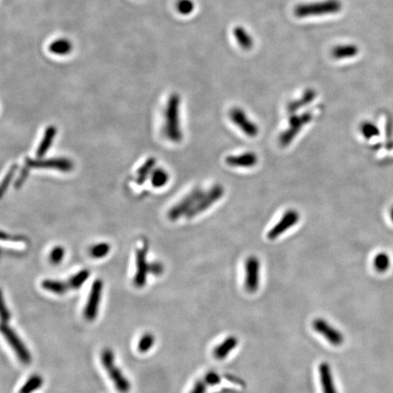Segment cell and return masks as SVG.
I'll list each match as a JSON object with an SVG mask.
<instances>
[{
    "mask_svg": "<svg viewBox=\"0 0 393 393\" xmlns=\"http://www.w3.org/2000/svg\"><path fill=\"white\" fill-rule=\"evenodd\" d=\"M155 337L151 333H146L142 336L138 342V349L140 352H147L153 346Z\"/></svg>",
    "mask_w": 393,
    "mask_h": 393,
    "instance_id": "30",
    "label": "cell"
},
{
    "mask_svg": "<svg viewBox=\"0 0 393 393\" xmlns=\"http://www.w3.org/2000/svg\"><path fill=\"white\" fill-rule=\"evenodd\" d=\"M238 343L239 341L235 336H229L215 348L213 351L214 357L220 361L224 360L228 357V354L236 348Z\"/></svg>",
    "mask_w": 393,
    "mask_h": 393,
    "instance_id": "17",
    "label": "cell"
},
{
    "mask_svg": "<svg viewBox=\"0 0 393 393\" xmlns=\"http://www.w3.org/2000/svg\"><path fill=\"white\" fill-rule=\"evenodd\" d=\"M360 130L362 132V136L367 139L375 138L380 135V130L374 123L370 121L362 122L360 127Z\"/></svg>",
    "mask_w": 393,
    "mask_h": 393,
    "instance_id": "28",
    "label": "cell"
},
{
    "mask_svg": "<svg viewBox=\"0 0 393 393\" xmlns=\"http://www.w3.org/2000/svg\"><path fill=\"white\" fill-rule=\"evenodd\" d=\"M56 134H57V129L54 126L48 127L47 130H46L45 134H44L43 138H42V140L40 142L39 149L37 150V156H38L39 158L44 157L46 153H47V150L50 149L52 143L54 141Z\"/></svg>",
    "mask_w": 393,
    "mask_h": 393,
    "instance_id": "20",
    "label": "cell"
},
{
    "mask_svg": "<svg viewBox=\"0 0 393 393\" xmlns=\"http://www.w3.org/2000/svg\"><path fill=\"white\" fill-rule=\"evenodd\" d=\"M41 286L44 290L52 292V293H55V294L62 295L68 291L65 281H61V280L45 279L42 281Z\"/></svg>",
    "mask_w": 393,
    "mask_h": 393,
    "instance_id": "24",
    "label": "cell"
},
{
    "mask_svg": "<svg viewBox=\"0 0 393 393\" xmlns=\"http://www.w3.org/2000/svg\"><path fill=\"white\" fill-rule=\"evenodd\" d=\"M151 185L155 188H162L168 183L169 180V173L163 169H154L150 174Z\"/></svg>",
    "mask_w": 393,
    "mask_h": 393,
    "instance_id": "25",
    "label": "cell"
},
{
    "mask_svg": "<svg viewBox=\"0 0 393 393\" xmlns=\"http://www.w3.org/2000/svg\"><path fill=\"white\" fill-rule=\"evenodd\" d=\"M1 331L6 340L8 341V344L15 351L17 358L20 359V362H23L24 364H29L32 360L31 353L16 332L8 326V323H2Z\"/></svg>",
    "mask_w": 393,
    "mask_h": 393,
    "instance_id": "7",
    "label": "cell"
},
{
    "mask_svg": "<svg viewBox=\"0 0 393 393\" xmlns=\"http://www.w3.org/2000/svg\"><path fill=\"white\" fill-rule=\"evenodd\" d=\"M234 37L240 47L243 49H251L253 47V40L252 35L248 34L247 30L242 27H236L234 28Z\"/></svg>",
    "mask_w": 393,
    "mask_h": 393,
    "instance_id": "23",
    "label": "cell"
},
{
    "mask_svg": "<svg viewBox=\"0 0 393 393\" xmlns=\"http://www.w3.org/2000/svg\"><path fill=\"white\" fill-rule=\"evenodd\" d=\"M299 213L296 209H289L277 224L272 227V229L267 232L269 240H273L278 239L290 228H293L299 221Z\"/></svg>",
    "mask_w": 393,
    "mask_h": 393,
    "instance_id": "11",
    "label": "cell"
},
{
    "mask_svg": "<svg viewBox=\"0 0 393 393\" xmlns=\"http://www.w3.org/2000/svg\"><path fill=\"white\" fill-rule=\"evenodd\" d=\"M359 54V47L353 44L340 45L333 47L331 56L336 59H346L353 58Z\"/></svg>",
    "mask_w": 393,
    "mask_h": 393,
    "instance_id": "19",
    "label": "cell"
},
{
    "mask_svg": "<svg viewBox=\"0 0 393 393\" xmlns=\"http://www.w3.org/2000/svg\"><path fill=\"white\" fill-rule=\"evenodd\" d=\"M204 381L207 383V385L215 386L221 382V378L215 371H209V372L206 374Z\"/></svg>",
    "mask_w": 393,
    "mask_h": 393,
    "instance_id": "34",
    "label": "cell"
},
{
    "mask_svg": "<svg viewBox=\"0 0 393 393\" xmlns=\"http://www.w3.org/2000/svg\"><path fill=\"white\" fill-rule=\"evenodd\" d=\"M229 118L244 134L251 138H255L259 134V127L252 121L243 110L240 108H233L229 111Z\"/></svg>",
    "mask_w": 393,
    "mask_h": 393,
    "instance_id": "13",
    "label": "cell"
},
{
    "mask_svg": "<svg viewBox=\"0 0 393 393\" xmlns=\"http://www.w3.org/2000/svg\"><path fill=\"white\" fill-rule=\"evenodd\" d=\"M26 166L29 169H56L62 172H69L74 169V164L68 158L55 157L47 159L26 158Z\"/></svg>",
    "mask_w": 393,
    "mask_h": 393,
    "instance_id": "8",
    "label": "cell"
},
{
    "mask_svg": "<svg viewBox=\"0 0 393 393\" xmlns=\"http://www.w3.org/2000/svg\"><path fill=\"white\" fill-rule=\"evenodd\" d=\"M342 8L340 0H324L320 2L304 3L296 6L294 9L295 16L298 17L324 16L329 14H336Z\"/></svg>",
    "mask_w": 393,
    "mask_h": 393,
    "instance_id": "2",
    "label": "cell"
},
{
    "mask_svg": "<svg viewBox=\"0 0 393 393\" xmlns=\"http://www.w3.org/2000/svg\"><path fill=\"white\" fill-rule=\"evenodd\" d=\"M223 195H224L223 186L220 184L213 186L212 188L208 189V191L204 192L201 200L198 201V203L189 210V212L187 213L186 217L189 220L204 212L214 203H216L217 201H220Z\"/></svg>",
    "mask_w": 393,
    "mask_h": 393,
    "instance_id": "5",
    "label": "cell"
},
{
    "mask_svg": "<svg viewBox=\"0 0 393 393\" xmlns=\"http://www.w3.org/2000/svg\"><path fill=\"white\" fill-rule=\"evenodd\" d=\"M312 119L310 112H304L302 114L292 115L289 119V127L279 136V142L281 147H287L294 140L296 136Z\"/></svg>",
    "mask_w": 393,
    "mask_h": 393,
    "instance_id": "4",
    "label": "cell"
},
{
    "mask_svg": "<svg viewBox=\"0 0 393 393\" xmlns=\"http://www.w3.org/2000/svg\"><path fill=\"white\" fill-rule=\"evenodd\" d=\"M110 252V245L106 242H102V243L93 245L90 249V254L94 259H102L104 257H106Z\"/></svg>",
    "mask_w": 393,
    "mask_h": 393,
    "instance_id": "29",
    "label": "cell"
},
{
    "mask_svg": "<svg viewBox=\"0 0 393 393\" xmlns=\"http://www.w3.org/2000/svg\"><path fill=\"white\" fill-rule=\"evenodd\" d=\"M1 318H2V323H8L9 318H10V313L8 311V308L5 305L4 300H2V307H1Z\"/></svg>",
    "mask_w": 393,
    "mask_h": 393,
    "instance_id": "36",
    "label": "cell"
},
{
    "mask_svg": "<svg viewBox=\"0 0 393 393\" xmlns=\"http://www.w3.org/2000/svg\"><path fill=\"white\" fill-rule=\"evenodd\" d=\"M389 215H390V219H391V220H392L393 222V207L391 208V209H390V212H389Z\"/></svg>",
    "mask_w": 393,
    "mask_h": 393,
    "instance_id": "38",
    "label": "cell"
},
{
    "mask_svg": "<svg viewBox=\"0 0 393 393\" xmlns=\"http://www.w3.org/2000/svg\"><path fill=\"white\" fill-rule=\"evenodd\" d=\"M180 104L181 98L177 94H172L169 97L165 110V131L167 138L170 141L181 142L182 140V132L180 124Z\"/></svg>",
    "mask_w": 393,
    "mask_h": 393,
    "instance_id": "1",
    "label": "cell"
},
{
    "mask_svg": "<svg viewBox=\"0 0 393 393\" xmlns=\"http://www.w3.org/2000/svg\"><path fill=\"white\" fill-rule=\"evenodd\" d=\"M316 98V91L313 90H308L303 93L301 98L293 100L289 103L287 106L288 112L291 115H294L298 110L302 109L303 106L309 105Z\"/></svg>",
    "mask_w": 393,
    "mask_h": 393,
    "instance_id": "18",
    "label": "cell"
},
{
    "mask_svg": "<svg viewBox=\"0 0 393 393\" xmlns=\"http://www.w3.org/2000/svg\"><path fill=\"white\" fill-rule=\"evenodd\" d=\"M207 383L205 382L204 380H201L193 386V389H191L190 393H206L207 391Z\"/></svg>",
    "mask_w": 393,
    "mask_h": 393,
    "instance_id": "35",
    "label": "cell"
},
{
    "mask_svg": "<svg viewBox=\"0 0 393 393\" xmlns=\"http://www.w3.org/2000/svg\"><path fill=\"white\" fill-rule=\"evenodd\" d=\"M226 163L234 168H252L258 164V156L254 152H245L226 157Z\"/></svg>",
    "mask_w": 393,
    "mask_h": 393,
    "instance_id": "15",
    "label": "cell"
},
{
    "mask_svg": "<svg viewBox=\"0 0 393 393\" xmlns=\"http://www.w3.org/2000/svg\"><path fill=\"white\" fill-rule=\"evenodd\" d=\"M65 249L61 246H58L52 249L49 254V261L54 265L60 263L64 259Z\"/></svg>",
    "mask_w": 393,
    "mask_h": 393,
    "instance_id": "32",
    "label": "cell"
},
{
    "mask_svg": "<svg viewBox=\"0 0 393 393\" xmlns=\"http://www.w3.org/2000/svg\"><path fill=\"white\" fill-rule=\"evenodd\" d=\"M195 5L192 0H178L177 3V11L183 16H188L192 13Z\"/></svg>",
    "mask_w": 393,
    "mask_h": 393,
    "instance_id": "31",
    "label": "cell"
},
{
    "mask_svg": "<svg viewBox=\"0 0 393 393\" xmlns=\"http://www.w3.org/2000/svg\"><path fill=\"white\" fill-rule=\"evenodd\" d=\"M103 282L100 279H97L91 287V293L87 299V302L84 310V317L90 321L94 320L98 316V308L102 295Z\"/></svg>",
    "mask_w": 393,
    "mask_h": 393,
    "instance_id": "14",
    "label": "cell"
},
{
    "mask_svg": "<svg viewBox=\"0 0 393 393\" xmlns=\"http://www.w3.org/2000/svg\"><path fill=\"white\" fill-rule=\"evenodd\" d=\"M101 362L111 381L114 383L116 389L120 393H127L130 389V382L122 374L121 370L116 366L114 362V353L110 349H105L101 353Z\"/></svg>",
    "mask_w": 393,
    "mask_h": 393,
    "instance_id": "3",
    "label": "cell"
},
{
    "mask_svg": "<svg viewBox=\"0 0 393 393\" xmlns=\"http://www.w3.org/2000/svg\"><path fill=\"white\" fill-rule=\"evenodd\" d=\"M73 49V45L67 39H58L49 45V51L59 56L68 55Z\"/></svg>",
    "mask_w": 393,
    "mask_h": 393,
    "instance_id": "21",
    "label": "cell"
},
{
    "mask_svg": "<svg viewBox=\"0 0 393 393\" xmlns=\"http://www.w3.org/2000/svg\"><path fill=\"white\" fill-rule=\"evenodd\" d=\"M373 265L375 270L380 273L387 272L390 265L389 256L384 252H381L374 258Z\"/></svg>",
    "mask_w": 393,
    "mask_h": 393,
    "instance_id": "27",
    "label": "cell"
},
{
    "mask_svg": "<svg viewBox=\"0 0 393 393\" xmlns=\"http://www.w3.org/2000/svg\"><path fill=\"white\" fill-rule=\"evenodd\" d=\"M16 169H17V165L12 166L8 174L6 175L3 182H2V185H1V196L4 195L5 192L7 191L8 186L11 183L12 180L14 177V175L16 173Z\"/></svg>",
    "mask_w": 393,
    "mask_h": 393,
    "instance_id": "33",
    "label": "cell"
},
{
    "mask_svg": "<svg viewBox=\"0 0 393 393\" xmlns=\"http://www.w3.org/2000/svg\"><path fill=\"white\" fill-rule=\"evenodd\" d=\"M312 326L315 331L326 338L333 346H341L344 342V336L340 330L330 325L324 318H318L314 319Z\"/></svg>",
    "mask_w": 393,
    "mask_h": 393,
    "instance_id": "12",
    "label": "cell"
},
{
    "mask_svg": "<svg viewBox=\"0 0 393 393\" xmlns=\"http://www.w3.org/2000/svg\"><path fill=\"white\" fill-rule=\"evenodd\" d=\"M149 252V245L146 241L141 248H138L136 252V274L134 277V284L138 288L145 286L148 279V274L151 273L152 263H149L147 260V255Z\"/></svg>",
    "mask_w": 393,
    "mask_h": 393,
    "instance_id": "6",
    "label": "cell"
},
{
    "mask_svg": "<svg viewBox=\"0 0 393 393\" xmlns=\"http://www.w3.org/2000/svg\"><path fill=\"white\" fill-rule=\"evenodd\" d=\"M42 384H43V379L41 376L38 374L32 375L31 377L29 378L28 381L25 382V384L20 388L19 393H32L37 389H40Z\"/></svg>",
    "mask_w": 393,
    "mask_h": 393,
    "instance_id": "26",
    "label": "cell"
},
{
    "mask_svg": "<svg viewBox=\"0 0 393 393\" xmlns=\"http://www.w3.org/2000/svg\"><path fill=\"white\" fill-rule=\"evenodd\" d=\"M318 374L323 393H338L330 364L323 362L318 366Z\"/></svg>",
    "mask_w": 393,
    "mask_h": 393,
    "instance_id": "16",
    "label": "cell"
},
{
    "mask_svg": "<svg viewBox=\"0 0 393 393\" xmlns=\"http://www.w3.org/2000/svg\"><path fill=\"white\" fill-rule=\"evenodd\" d=\"M260 263L256 256H251L245 261V279L246 291L254 293L260 287Z\"/></svg>",
    "mask_w": 393,
    "mask_h": 393,
    "instance_id": "10",
    "label": "cell"
},
{
    "mask_svg": "<svg viewBox=\"0 0 393 393\" xmlns=\"http://www.w3.org/2000/svg\"><path fill=\"white\" fill-rule=\"evenodd\" d=\"M155 165H156V159L154 157H150L143 163V165L139 168L137 172L136 183L138 185H143L145 183V181L150 177V174L153 171Z\"/></svg>",
    "mask_w": 393,
    "mask_h": 393,
    "instance_id": "22",
    "label": "cell"
},
{
    "mask_svg": "<svg viewBox=\"0 0 393 393\" xmlns=\"http://www.w3.org/2000/svg\"><path fill=\"white\" fill-rule=\"evenodd\" d=\"M1 239L2 240H12V241H24V237L22 236H14V235H10L8 233L6 232H2L1 234Z\"/></svg>",
    "mask_w": 393,
    "mask_h": 393,
    "instance_id": "37",
    "label": "cell"
},
{
    "mask_svg": "<svg viewBox=\"0 0 393 393\" xmlns=\"http://www.w3.org/2000/svg\"><path fill=\"white\" fill-rule=\"evenodd\" d=\"M204 192L200 188L193 189L183 200H181L178 203L170 208L169 211V220L175 221L178 220L182 215H187V213L201 200Z\"/></svg>",
    "mask_w": 393,
    "mask_h": 393,
    "instance_id": "9",
    "label": "cell"
}]
</instances>
